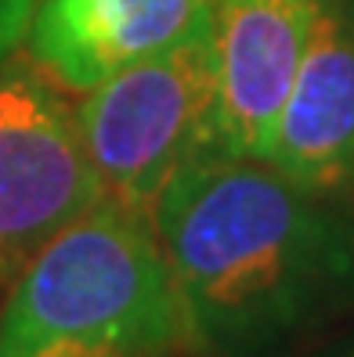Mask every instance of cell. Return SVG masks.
I'll return each instance as SVG.
<instances>
[{"label": "cell", "instance_id": "obj_1", "mask_svg": "<svg viewBox=\"0 0 354 357\" xmlns=\"http://www.w3.org/2000/svg\"><path fill=\"white\" fill-rule=\"evenodd\" d=\"M149 220L210 357H282L354 314V227L260 159L192 162Z\"/></svg>", "mask_w": 354, "mask_h": 357}, {"label": "cell", "instance_id": "obj_2", "mask_svg": "<svg viewBox=\"0 0 354 357\" xmlns=\"http://www.w3.org/2000/svg\"><path fill=\"white\" fill-rule=\"evenodd\" d=\"M0 357H210L149 213L101 195L22 267Z\"/></svg>", "mask_w": 354, "mask_h": 357}, {"label": "cell", "instance_id": "obj_3", "mask_svg": "<svg viewBox=\"0 0 354 357\" xmlns=\"http://www.w3.org/2000/svg\"><path fill=\"white\" fill-rule=\"evenodd\" d=\"M76 119L101 195L141 213L181 170L206 155H224L206 18L174 47L87 91Z\"/></svg>", "mask_w": 354, "mask_h": 357}, {"label": "cell", "instance_id": "obj_4", "mask_svg": "<svg viewBox=\"0 0 354 357\" xmlns=\"http://www.w3.org/2000/svg\"><path fill=\"white\" fill-rule=\"evenodd\" d=\"M101 199L80 119L36 66L0 73V278Z\"/></svg>", "mask_w": 354, "mask_h": 357}, {"label": "cell", "instance_id": "obj_5", "mask_svg": "<svg viewBox=\"0 0 354 357\" xmlns=\"http://www.w3.org/2000/svg\"><path fill=\"white\" fill-rule=\"evenodd\" d=\"M318 0H206L217 61V137L228 159H260L293 87Z\"/></svg>", "mask_w": 354, "mask_h": 357}, {"label": "cell", "instance_id": "obj_6", "mask_svg": "<svg viewBox=\"0 0 354 357\" xmlns=\"http://www.w3.org/2000/svg\"><path fill=\"white\" fill-rule=\"evenodd\" d=\"M260 162L311 195L354 184V0H318L293 87Z\"/></svg>", "mask_w": 354, "mask_h": 357}, {"label": "cell", "instance_id": "obj_7", "mask_svg": "<svg viewBox=\"0 0 354 357\" xmlns=\"http://www.w3.org/2000/svg\"><path fill=\"white\" fill-rule=\"evenodd\" d=\"M206 0H40L26 33L33 66L61 91H94L184 40Z\"/></svg>", "mask_w": 354, "mask_h": 357}, {"label": "cell", "instance_id": "obj_8", "mask_svg": "<svg viewBox=\"0 0 354 357\" xmlns=\"http://www.w3.org/2000/svg\"><path fill=\"white\" fill-rule=\"evenodd\" d=\"M33 0H0V58L29 33Z\"/></svg>", "mask_w": 354, "mask_h": 357}, {"label": "cell", "instance_id": "obj_9", "mask_svg": "<svg viewBox=\"0 0 354 357\" xmlns=\"http://www.w3.org/2000/svg\"><path fill=\"white\" fill-rule=\"evenodd\" d=\"M318 357H354V335L340 340L337 347H329V350H325V354H318Z\"/></svg>", "mask_w": 354, "mask_h": 357}]
</instances>
